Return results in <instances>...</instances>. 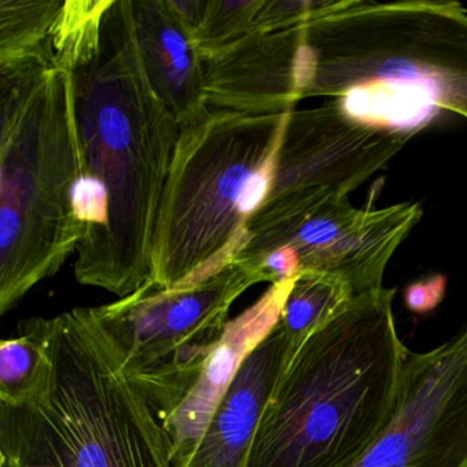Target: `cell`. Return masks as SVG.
Masks as SVG:
<instances>
[{
  "label": "cell",
  "instance_id": "cell-16",
  "mask_svg": "<svg viewBox=\"0 0 467 467\" xmlns=\"http://www.w3.org/2000/svg\"><path fill=\"white\" fill-rule=\"evenodd\" d=\"M354 296L351 285L332 273L302 272L295 278L278 321L288 344L289 362L310 336L346 310Z\"/></svg>",
  "mask_w": 467,
  "mask_h": 467
},
{
  "label": "cell",
  "instance_id": "cell-8",
  "mask_svg": "<svg viewBox=\"0 0 467 467\" xmlns=\"http://www.w3.org/2000/svg\"><path fill=\"white\" fill-rule=\"evenodd\" d=\"M422 217L420 203L357 209L348 195L302 188L269 199L245 231L236 264L281 247L292 248L302 272L332 273L355 295L381 288L396 248Z\"/></svg>",
  "mask_w": 467,
  "mask_h": 467
},
{
  "label": "cell",
  "instance_id": "cell-1",
  "mask_svg": "<svg viewBox=\"0 0 467 467\" xmlns=\"http://www.w3.org/2000/svg\"><path fill=\"white\" fill-rule=\"evenodd\" d=\"M72 73L86 166L73 187V209L103 229L76 253L75 275L121 299L150 280L158 212L180 136L144 70L132 0H113L99 43Z\"/></svg>",
  "mask_w": 467,
  "mask_h": 467
},
{
  "label": "cell",
  "instance_id": "cell-14",
  "mask_svg": "<svg viewBox=\"0 0 467 467\" xmlns=\"http://www.w3.org/2000/svg\"><path fill=\"white\" fill-rule=\"evenodd\" d=\"M288 362L277 324L243 363L187 467H248L259 420Z\"/></svg>",
  "mask_w": 467,
  "mask_h": 467
},
{
  "label": "cell",
  "instance_id": "cell-10",
  "mask_svg": "<svg viewBox=\"0 0 467 467\" xmlns=\"http://www.w3.org/2000/svg\"><path fill=\"white\" fill-rule=\"evenodd\" d=\"M412 133L352 116L337 99L321 108L292 110L269 199L302 188L348 195L381 171Z\"/></svg>",
  "mask_w": 467,
  "mask_h": 467
},
{
  "label": "cell",
  "instance_id": "cell-3",
  "mask_svg": "<svg viewBox=\"0 0 467 467\" xmlns=\"http://www.w3.org/2000/svg\"><path fill=\"white\" fill-rule=\"evenodd\" d=\"M73 73L51 48L0 67V314L53 277L86 228L73 214L84 171Z\"/></svg>",
  "mask_w": 467,
  "mask_h": 467
},
{
  "label": "cell",
  "instance_id": "cell-18",
  "mask_svg": "<svg viewBox=\"0 0 467 467\" xmlns=\"http://www.w3.org/2000/svg\"><path fill=\"white\" fill-rule=\"evenodd\" d=\"M113 0H67L50 32L53 61L73 72L100 39L103 18Z\"/></svg>",
  "mask_w": 467,
  "mask_h": 467
},
{
  "label": "cell",
  "instance_id": "cell-17",
  "mask_svg": "<svg viewBox=\"0 0 467 467\" xmlns=\"http://www.w3.org/2000/svg\"><path fill=\"white\" fill-rule=\"evenodd\" d=\"M62 0H0V67L46 53Z\"/></svg>",
  "mask_w": 467,
  "mask_h": 467
},
{
  "label": "cell",
  "instance_id": "cell-2",
  "mask_svg": "<svg viewBox=\"0 0 467 467\" xmlns=\"http://www.w3.org/2000/svg\"><path fill=\"white\" fill-rule=\"evenodd\" d=\"M395 294L355 295L300 347L265 407L248 467H348L387 428L410 354Z\"/></svg>",
  "mask_w": 467,
  "mask_h": 467
},
{
  "label": "cell",
  "instance_id": "cell-7",
  "mask_svg": "<svg viewBox=\"0 0 467 467\" xmlns=\"http://www.w3.org/2000/svg\"><path fill=\"white\" fill-rule=\"evenodd\" d=\"M254 285L255 278L231 262L171 288L147 281L98 307L124 351L128 377L162 423L195 387L223 340L232 306Z\"/></svg>",
  "mask_w": 467,
  "mask_h": 467
},
{
  "label": "cell",
  "instance_id": "cell-13",
  "mask_svg": "<svg viewBox=\"0 0 467 467\" xmlns=\"http://www.w3.org/2000/svg\"><path fill=\"white\" fill-rule=\"evenodd\" d=\"M136 39L150 84L180 130L209 110L206 72L192 36L168 0H132Z\"/></svg>",
  "mask_w": 467,
  "mask_h": 467
},
{
  "label": "cell",
  "instance_id": "cell-9",
  "mask_svg": "<svg viewBox=\"0 0 467 467\" xmlns=\"http://www.w3.org/2000/svg\"><path fill=\"white\" fill-rule=\"evenodd\" d=\"M348 467H467V329L410 352L392 420Z\"/></svg>",
  "mask_w": 467,
  "mask_h": 467
},
{
  "label": "cell",
  "instance_id": "cell-20",
  "mask_svg": "<svg viewBox=\"0 0 467 467\" xmlns=\"http://www.w3.org/2000/svg\"><path fill=\"white\" fill-rule=\"evenodd\" d=\"M354 0H264L253 34H270L306 26L351 6Z\"/></svg>",
  "mask_w": 467,
  "mask_h": 467
},
{
  "label": "cell",
  "instance_id": "cell-4",
  "mask_svg": "<svg viewBox=\"0 0 467 467\" xmlns=\"http://www.w3.org/2000/svg\"><path fill=\"white\" fill-rule=\"evenodd\" d=\"M306 98L360 92L390 127L448 110L467 119V10L409 0L351 6L305 26Z\"/></svg>",
  "mask_w": 467,
  "mask_h": 467
},
{
  "label": "cell",
  "instance_id": "cell-5",
  "mask_svg": "<svg viewBox=\"0 0 467 467\" xmlns=\"http://www.w3.org/2000/svg\"><path fill=\"white\" fill-rule=\"evenodd\" d=\"M288 113L210 111L180 130L161 199L150 283L171 288L234 262L275 184Z\"/></svg>",
  "mask_w": 467,
  "mask_h": 467
},
{
  "label": "cell",
  "instance_id": "cell-19",
  "mask_svg": "<svg viewBox=\"0 0 467 467\" xmlns=\"http://www.w3.org/2000/svg\"><path fill=\"white\" fill-rule=\"evenodd\" d=\"M264 0H209L195 42L203 62L212 61L253 34Z\"/></svg>",
  "mask_w": 467,
  "mask_h": 467
},
{
  "label": "cell",
  "instance_id": "cell-12",
  "mask_svg": "<svg viewBox=\"0 0 467 467\" xmlns=\"http://www.w3.org/2000/svg\"><path fill=\"white\" fill-rule=\"evenodd\" d=\"M294 280L273 284L267 291L228 322L223 340L207 360L201 377L180 409L163 423L171 442L174 467H187L193 452L251 352L280 321Z\"/></svg>",
  "mask_w": 467,
  "mask_h": 467
},
{
  "label": "cell",
  "instance_id": "cell-6",
  "mask_svg": "<svg viewBox=\"0 0 467 467\" xmlns=\"http://www.w3.org/2000/svg\"><path fill=\"white\" fill-rule=\"evenodd\" d=\"M34 406L62 467H174L171 437L98 307L53 317L50 381Z\"/></svg>",
  "mask_w": 467,
  "mask_h": 467
},
{
  "label": "cell",
  "instance_id": "cell-15",
  "mask_svg": "<svg viewBox=\"0 0 467 467\" xmlns=\"http://www.w3.org/2000/svg\"><path fill=\"white\" fill-rule=\"evenodd\" d=\"M53 318L26 319L0 343V404L37 403L51 376Z\"/></svg>",
  "mask_w": 467,
  "mask_h": 467
},
{
  "label": "cell",
  "instance_id": "cell-11",
  "mask_svg": "<svg viewBox=\"0 0 467 467\" xmlns=\"http://www.w3.org/2000/svg\"><path fill=\"white\" fill-rule=\"evenodd\" d=\"M204 72L210 106L251 116L288 113L305 91V26L251 34L204 62Z\"/></svg>",
  "mask_w": 467,
  "mask_h": 467
},
{
  "label": "cell",
  "instance_id": "cell-21",
  "mask_svg": "<svg viewBox=\"0 0 467 467\" xmlns=\"http://www.w3.org/2000/svg\"><path fill=\"white\" fill-rule=\"evenodd\" d=\"M447 280L444 275H433L415 281L404 292V303L412 313L425 314L434 310L444 299Z\"/></svg>",
  "mask_w": 467,
  "mask_h": 467
},
{
  "label": "cell",
  "instance_id": "cell-22",
  "mask_svg": "<svg viewBox=\"0 0 467 467\" xmlns=\"http://www.w3.org/2000/svg\"><path fill=\"white\" fill-rule=\"evenodd\" d=\"M207 2L209 0H168L169 6L190 32L192 39H195L196 34L203 24Z\"/></svg>",
  "mask_w": 467,
  "mask_h": 467
}]
</instances>
